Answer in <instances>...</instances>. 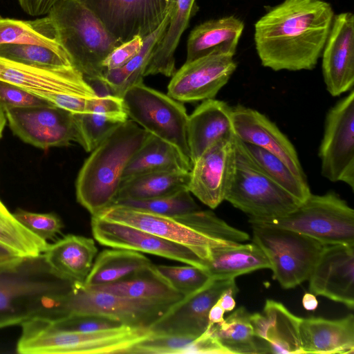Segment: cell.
Segmentation results:
<instances>
[{"mask_svg":"<svg viewBox=\"0 0 354 354\" xmlns=\"http://www.w3.org/2000/svg\"><path fill=\"white\" fill-rule=\"evenodd\" d=\"M335 13L323 0H284L254 24L261 64L274 71L313 70L325 46Z\"/></svg>","mask_w":354,"mask_h":354,"instance_id":"1","label":"cell"},{"mask_svg":"<svg viewBox=\"0 0 354 354\" xmlns=\"http://www.w3.org/2000/svg\"><path fill=\"white\" fill-rule=\"evenodd\" d=\"M71 285L52 270L44 254L0 266V328L35 317L52 319Z\"/></svg>","mask_w":354,"mask_h":354,"instance_id":"2","label":"cell"},{"mask_svg":"<svg viewBox=\"0 0 354 354\" xmlns=\"http://www.w3.org/2000/svg\"><path fill=\"white\" fill-rule=\"evenodd\" d=\"M149 134L128 119L91 151L78 174L75 189L77 202L92 216L113 205L125 167Z\"/></svg>","mask_w":354,"mask_h":354,"instance_id":"3","label":"cell"},{"mask_svg":"<svg viewBox=\"0 0 354 354\" xmlns=\"http://www.w3.org/2000/svg\"><path fill=\"white\" fill-rule=\"evenodd\" d=\"M47 15L73 66L85 78H102V62L122 42L80 0H57Z\"/></svg>","mask_w":354,"mask_h":354,"instance_id":"4","label":"cell"},{"mask_svg":"<svg viewBox=\"0 0 354 354\" xmlns=\"http://www.w3.org/2000/svg\"><path fill=\"white\" fill-rule=\"evenodd\" d=\"M21 326L17 344V351L21 354L127 353L151 334L148 328L127 325L95 332H68L41 317L30 319Z\"/></svg>","mask_w":354,"mask_h":354,"instance_id":"5","label":"cell"},{"mask_svg":"<svg viewBox=\"0 0 354 354\" xmlns=\"http://www.w3.org/2000/svg\"><path fill=\"white\" fill-rule=\"evenodd\" d=\"M234 145V168L225 201L253 219L281 217L299 205L297 199L265 174L236 136Z\"/></svg>","mask_w":354,"mask_h":354,"instance_id":"6","label":"cell"},{"mask_svg":"<svg viewBox=\"0 0 354 354\" xmlns=\"http://www.w3.org/2000/svg\"><path fill=\"white\" fill-rule=\"evenodd\" d=\"M249 223L295 231L324 245L354 244V210L334 192L323 195L311 194L283 216L249 218Z\"/></svg>","mask_w":354,"mask_h":354,"instance_id":"7","label":"cell"},{"mask_svg":"<svg viewBox=\"0 0 354 354\" xmlns=\"http://www.w3.org/2000/svg\"><path fill=\"white\" fill-rule=\"evenodd\" d=\"M253 243L264 252L272 279L284 289L308 279L325 245L308 236L269 225L250 223Z\"/></svg>","mask_w":354,"mask_h":354,"instance_id":"8","label":"cell"},{"mask_svg":"<svg viewBox=\"0 0 354 354\" xmlns=\"http://www.w3.org/2000/svg\"><path fill=\"white\" fill-rule=\"evenodd\" d=\"M173 304L122 297L75 283L59 298L52 320L71 314L88 313L109 317L127 326L149 328Z\"/></svg>","mask_w":354,"mask_h":354,"instance_id":"9","label":"cell"},{"mask_svg":"<svg viewBox=\"0 0 354 354\" xmlns=\"http://www.w3.org/2000/svg\"><path fill=\"white\" fill-rule=\"evenodd\" d=\"M122 98L130 120L149 133L173 144L190 159L187 137L189 115L181 102L143 82L129 88Z\"/></svg>","mask_w":354,"mask_h":354,"instance_id":"10","label":"cell"},{"mask_svg":"<svg viewBox=\"0 0 354 354\" xmlns=\"http://www.w3.org/2000/svg\"><path fill=\"white\" fill-rule=\"evenodd\" d=\"M321 174L354 189V91L327 113L319 146Z\"/></svg>","mask_w":354,"mask_h":354,"instance_id":"11","label":"cell"},{"mask_svg":"<svg viewBox=\"0 0 354 354\" xmlns=\"http://www.w3.org/2000/svg\"><path fill=\"white\" fill-rule=\"evenodd\" d=\"M4 111L13 133L26 143L46 149L79 142L73 114L53 104Z\"/></svg>","mask_w":354,"mask_h":354,"instance_id":"12","label":"cell"},{"mask_svg":"<svg viewBox=\"0 0 354 354\" xmlns=\"http://www.w3.org/2000/svg\"><path fill=\"white\" fill-rule=\"evenodd\" d=\"M122 43L146 37L169 13L168 0H80Z\"/></svg>","mask_w":354,"mask_h":354,"instance_id":"13","label":"cell"},{"mask_svg":"<svg viewBox=\"0 0 354 354\" xmlns=\"http://www.w3.org/2000/svg\"><path fill=\"white\" fill-rule=\"evenodd\" d=\"M0 80L13 84L41 98L56 95L87 98L95 93L74 66L48 68L16 62L0 57Z\"/></svg>","mask_w":354,"mask_h":354,"instance_id":"14","label":"cell"},{"mask_svg":"<svg viewBox=\"0 0 354 354\" xmlns=\"http://www.w3.org/2000/svg\"><path fill=\"white\" fill-rule=\"evenodd\" d=\"M95 216L128 225L183 245L203 259L204 263L209 259L212 248L235 243L206 236L174 218L121 205H111Z\"/></svg>","mask_w":354,"mask_h":354,"instance_id":"15","label":"cell"},{"mask_svg":"<svg viewBox=\"0 0 354 354\" xmlns=\"http://www.w3.org/2000/svg\"><path fill=\"white\" fill-rule=\"evenodd\" d=\"M91 230L101 245L144 252L204 269V261L189 248L136 227L92 216Z\"/></svg>","mask_w":354,"mask_h":354,"instance_id":"16","label":"cell"},{"mask_svg":"<svg viewBox=\"0 0 354 354\" xmlns=\"http://www.w3.org/2000/svg\"><path fill=\"white\" fill-rule=\"evenodd\" d=\"M236 68L233 57L208 55L185 62L175 72L167 95L181 102L214 98Z\"/></svg>","mask_w":354,"mask_h":354,"instance_id":"17","label":"cell"},{"mask_svg":"<svg viewBox=\"0 0 354 354\" xmlns=\"http://www.w3.org/2000/svg\"><path fill=\"white\" fill-rule=\"evenodd\" d=\"M234 287H236L234 279H214L199 291L173 304L149 330L153 335L199 337L209 327L208 314L212 306L225 290Z\"/></svg>","mask_w":354,"mask_h":354,"instance_id":"18","label":"cell"},{"mask_svg":"<svg viewBox=\"0 0 354 354\" xmlns=\"http://www.w3.org/2000/svg\"><path fill=\"white\" fill-rule=\"evenodd\" d=\"M234 138L214 143L192 164L188 190L211 209L225 201L232 180L235 158Z\"/></svg>","mask_w":354,"mask_h":354,"instance_id":"19","label":"cell"},{"mask_svg":"<svg viewBox=\"0 0 354 354\" xmlns=\"http://www.w3.org/2000/svg\"><path fill=\"white\" fill-rule=\"evenodd\" d=\"M310 292L354 308V244L325 245L308 277Z\"/></svg>","mask_w":354,"mask_h":354,"instance_id":"20","label":"cell"},{"mask_svg":"<svg viewBox=\"0 0 354 354\" xmlns=\"http://www.w3.org/2000/svg\"><path fill=\"white\" fill-rule=\"evenodd\" d=\"M322 73L328 92L339 96L354 85V15H335L322 53Z\"/></svg>","mask_w":354,"mask_h":354,"instance_id":"21","label":"cell"},{"mask_svg":"<svg viewBox=\"0 0 354 354\" xmlns=\"http://www.w3.org/2000/svg\"><path fill=\"white\" fill-rule=\"evenodd\" d=\"M232 118L237 138L272 153L297 176L307 180L294 145L265 115L255 109L237 105L232 109Z\"/></svg>","mask_w":354,"mask_h":354,"instance_id":"22","label":"cell"},{"mask_svg":"<svg viewBox=\"0 0 354 354\" xmlns=\"http://www.w3.org/2000/svg\"><path fill=\"white\" fill-rule=\"evenodd\" d=\"M232 109L223 101L208 99L188 116L187 137L192 164L214 143L234 137Z\"/></svg>","mask_w":354,"mask_h":354,"instance_id":"23","label":"cell"},{"mask_svg":"<svg viewBox=\"0 0 354 354\" xmlns=\"http://www.w3.org/2000/svg\"><path fill=\"white\" fill-rule=\"evenodd\" d=\"M301 319L272 299L266 301L262 313L250 315L255 335L266 343L269 353L279 354H302Z\"/></svg>","mask_w":354,"mask_h":354,"instance_id":"24","label":"cell"},{"mask_svg":"<svg viewBox=\"0 0 354 354\" xmlns=\"http://www.w3.org/2000/svg\"><path fill=\"white\" fill-rule=\"evenodd\" d=\"M299 338L302 354L353 353L354 316L350 314L339 319L301 318Z\"/></svg>","mask_w":354,"mask_h":354,"instance_id":"25","label":"cell"},{"mask_svg":"<svg viewBox=\"0 0 354 354\" xmlns=\"http://www.w3.org/2000/svg\"><path fill=\"white\" fill-rule=\"evenodd\" d=\"M243 29L244 23L233 15L200 24L188 37L185 62L208 55L233 57Z\"/></svg>","mask_w":354,"mask_h":354,"instance_id":"26","label":"cell"},{"mask_svg":"<svg viewBox=\"0 0 354 354\" xmlns=\"http://www.w3.org/2000/svg\"><path fill=\"white\" fill-rule=\"evenodd\" d=\"M97 252L93 239L68 234L48 245L44 256L52 270L60 278L71 283H84Z\"/></svg>","mask_w":354,"mask_h":354,"instance_id":"27","label":"cell"},{"mask_svg":"<svg viewBox=\"0 0 354 354\" xmlns=\"http://www.w3.org/2000/svg\"><path fill=\"white\" fill-rule=\"evenodd\" d=\"M270 267L266 254L256 243H235L212 248L204 270L213 279H226Z\"/></svg>","mask_w":354,"mask_h":354,"instance_id":"28","label":"cell"},{"mask_svg":"<svg viewBox=\"0 0 354 354\" xmlns=\"http://www.w3.org/2000/svg\"><path fill=\"white\" fill-rule=\"evenodd\" d=\"M191 160L177 147L149 134L124 169L122 180L153 172H189Z\"/></svg>","mask_w":354,"mask_h":354,"instance_id":"29","label":"cell"},{"mask_svg":"<svg viewBox=\"0 0 354 354\" xmlns=\"http://www.w3.org/2000/svg\"><path fill=\"white\" fill-rule=\"evenodd\" d=\"M196 0H175L170 10L167 30L154 49L145 76L162 74L172 77L175 73L174 53L194 12Z\"/></svg>","mask_w":354,"mask_h":354,"instance_id":"30","label":"cell"},{"mask_svg":"<svg viewBox=\"0 0 354 354\" xmlns=\"http://www.w3.org/2000/svg\"><path fill=\"white\" fill-rule=\"evenodd\" d=\"M91 288L122 297L169 304H175L184 298L154 270L153 264L115 283Z\"/></svg>","mask_w":354,"mask_h":354,"instance_id":"31","label":"cell"},{"mask_svg":"<svg viewBox=\"0 0 354 354\" xmlns=\"http://www.w3.org/2000/svg\"><path fill=\"white\" fill-rule=\"evenodd\" d=\"M151 265L150 260L138 252L119 248L105 250L96 257L84 284L93 288L115 283Z\"/></svg>","mask_w":354,"mask_h":354,"instance_id":"32","label":"cell"},{"mask_svg":"<svg viewBox=\"0 0 354 354\" xmlns=\"http://www.w3.org/2000/svg\"><path fill=\"white\" fill-rule=\"evenodd\" d=\"M250 315L245 307L241 306L208 329L230 354L268 353L266 343L254 334Z\"/></svg>","mask_w":354,"mask_h":354,"instance_id":"33","label":"cell"},{"mask_svg":"<svg viewBox=\"0 0 354 354\" xmlns=\"http://www.w3.org/2000/svg\"><path fill=\"white\" fill-rule=\"evenodd\" d=\"M189 179L190 171H161L136 176L122 181L114 203L123 199L155 198L188 189Z\"/></svg>","mask_w":354,"mask_h":354,"instance_id":"34","label":"cell"},{"mask_svg":"<svg viewBox=\"0 0 354 354\" xmlns=\"http://www.w3.org/2000/svg\"><path fill=\"white\" fill-rule=\"evenodd\" d=\"M170 11L162 24L144 39L140 52L121 68L105 71L102 79L109 86L111 93L122 97L130 88L142 83L145 70L152 53L162 38L169 24Z\"/></svg>","mask_w":354,"mask_h":354,"instance_id":"35","label":"cell"},{"mask_svg":"<svg viewBox=\"0 0 354 354\" xmlns=\"http://www.w3.org/2000/svg\"><path fill=\"white\" fill-rule=\"evenodd\" d=\"M7 44H32L64 49L47 15L45 17L31 21L0 16V45Z\"/></svg>","mask_w":354,"mask_h":354,"instance_id":"36","label":"cell"},{"mask_svg":"<svg viewBox=\"0 0 354 354\" xmlns=\"http://www.w3.org/2000/svg\"><path fill=\"white\" fill-rule=\"evenodd\" d=\"M0 245L21 257L39 256L48 246L10 213L0 200Z\"/></svg>","mask_w":354,"mask_h":354,"instance_id":"37","label":"cell"},{"mask_svg":"<svg viewBox=\"0 0 354 354\" xmlns=\"http://www.w3.org/2000/svg\"><path fill=\"white\" fill-rule=\"evenodd\" d=\"M243 143L250 155L265 174L300 203L312 194L307 180L297 176L277 156L261 147Z\"/></svg>","mask_w":354,"mask_h":354,"instance_id":"38","label":"cell"},{"mask_svg":"<svg viewBox=\"0 0 354 354\" xmlns=\"http://www.w3.org/2000/svg\"><path fill=\"white\" fill-rule=\"evenodd\" d=\"M0 57L40 67L57 68L73 66L71 59L64 49H53L32 44H1Z\"/></svg>","mask_w":354,"mask_h":354,"instance_id":"39","label":"cell"},{"mask_svg":"<svg viewBox=\"0 0 354 354\" xmlns=\"http://www.w3.org/2000/svg\"><path fill=\"white\" fill-rule=\"evenodd\" d=\"M174 218L214 239L234 243H243L250 240L248 234L228 225L212 211L198 209Z\"/></svg>","mask_w":354,"mask_h":354,"instance_id":"40","label":"cell"},{"mask_svg":"<svg viewBox=\"0 0 354 354\" xmlns=\"http://www.w3.org/2000/svg\"><path fill=\"white\" fill-rule=\"evenodd\" d=\"M113 205H124L172 218L200 209L188 189L151 199L120 200Z\"/></svg>","mask_w":354,"mask_h":354,"instance_id":"41","label":"cell"},{"mask_svg":"<svg viewBox=\"0 0 354 354\" xmlns=\"http://www.w3.org/2000/svg\"><path fill=\"white\" fill-rule=\"evenodd\" d=\"M73 114L79 136L78 144L87 152H91L117 127L124 122L98 112Z\"/></svg>","mask_w":354,"mask_h":354,"instance_id":"42","label":"cell"},{"mask_svg":"<svg viewBox=\"0 0 354 354\" xmlns=\"http://www.w3.org/2000/svg\"><path fill=\"white\" fill-rule=\"evenodd\" d=\"M154 270L183 297L199 291L214 279L202 268L194 266L153 265Z\"/></svg>","mask_w":354,"mask_h":354,"instance_id":"43","label":"cell"},{"mask_svg":"<svg viewBox=\"0 0 354 354\" xmlns=\"http://www.w3.org/2000/svg\"><path fill=\"white\" fill-rule=\"evenodd\" d=\"M196 337L175 335H153L131 346L127 353L189 354L192 342Z\"/></svg>","mask_w":354,"mask_h":354,"instance_id":"44","label":"cell"},{"mask_svg":"<svg viewBox=\"0 0 354 354\" xmlns=\"http://www.w3.org/2000/svg\"><path fill=\"white\" fill-rule=\"evenodd\" d=\"M50 320L59 330L76 333L95 332L124 325L120 321L109 317L88 313L71 314Z\"/></svg>","mask_w":354,"mask_h":354,"instance_id":"45","label":"cell"},{"mask_svg":"<svg viewBox=\"0 0 354 354\" xmlns=\"http://www.w3.org/2000/svg\"><path fill=\"white\" fill-rule=\"evenodd\" d=\"M13 214L26 228L46 241L53 239L63 228L61 219L53 213L40 214L18 209Z\"/></svg>","mask_w":354,"mask_h":354,"instance_id":"46","label":"cell"},{"mask_svg":"<svg viewBox=\"0 0 354 354\" xmlns=\"http://www.w3.org/2000/svg\"><path fill=\"white\" fill-rule=\"evenodd\" d=\"M51 104H53L46 100L19 86L0 80V106L4 111L8 109L41 106Z\"/></svg>","mask_w":354,"mask_h":354,"instance_id":"47","label":"cell"},{"mask_svg":"<svg viewBox=\"0 0 354 354\" xmlns=\"http://www.w3.org/2000/svg\"><path fill=\"white\" fill-rule=\"evenodd\" d=\"M143 42L144 39L136 35L116 47L102 62L103 73L105 71L121 68L127 64L140 52Z\"/></svg>","mask_w":354,"mask_h":354,"instance_id":"48","label":"cell"},{"mask_svg":"<svg viewBox=\"0 0 354 354\" xmlns=\"http://www.w3.org/2000/svg\"><path fill=\"white\" fill-rule=\"evenodd\" d=\"M87 99L77 95H56L52 96L48 102L72 113H82L85 111Z\"/></svg>","mask_w":354,"mask_h":354,"instance_id":"49","label":"cell"},{"mask_svg":"<svg viewBox=\"0 0 354 354\" xmlns=\"http://www.w3.org/2000/svg\"><path fill=\"white\" fill-rule=\"evenodd\" d=\"M22 10L31 16L47 15L57 0H17Z\"/></svg>","mask_w":354,"mask_h":354,"instance_id":"50","label":"cell"},{"mask_svg":"<svg viewBox=\"0 0 354 354\" xmlns=\"http://www.w3.org/2000/svg\"><path fill=\"white\" fill-rule=\"evenodd\" d=\"M239 289L236 287L230 288L225 290L220 296L217 302L221 306L225 312H229L234 310L236 302L234 297L236 295Z\"/></svg>","mask_w":354,"mask_h":354,"instance_id":"51","label":"cell"},{"mask_svg":"<svg viewBox=\"0 0 354 354\" xmlns=\"http://www.w3.org/2000/svg\"><path fill=\"white\" fill-rule=\"evenodd\" d=\"M225 310L216 301L210 308L208 314L209 326L219 323L224 319Z\"/></svg>","mask_w":354,"mask_h":354,"instance_id":"52","label":"cell"},{"mask_svg":"<svg viewBox=\"0 0 354 354\" xmlns=\"http://www.w3.org/2000/svg\"><path fill=\"white\" fill-rule=\"evenodd\" d=\"M21 257L0 245V266L13 263Z\"/></svg>","mask_w":354,"mask_h":354,"instance_id":"53","label":"cell"},{"mask_svg":"<svg viewBox=\"0 0 354 354\" xmlns=\"http://www.w3.org/2000/svg\"><path fill=\"white\" fill-rule=\"evenodd\" d=\"M302 305L306 310H315L318 306L316 296L311 292L305 293L302 298Z\"/></svg>","mask_w":354,"mask_h":354,"instance_id":"54","label":"cell"},{"mask_svg":"<svg viewBox=\"0 0 354 354\" xmlns=\"http://www.w3.org/2000/svg\"><path fill=\"white\" fill-rule=\"evenodd\" d=\"M6 117L4 110L0 106V138H1L2 132L6 123Z\"/></svg>","mask_w":354,"mask_h":354,"instance_id":"55","label":"cell"},{"mask_svg":"<svg viewBox=\"0 0 354 354\" xmlns=\"http://www.w3.org/2000/svg\"><path fill=\"white\" fill-rule=\"evenodd\" d=\"M175 0H168V2H169V10L170 11L173 5H174V3Z\"/></svg>","mask_w":354,"mask_h":354,"instance_id":"56","label":"cell"}]
</instances>
